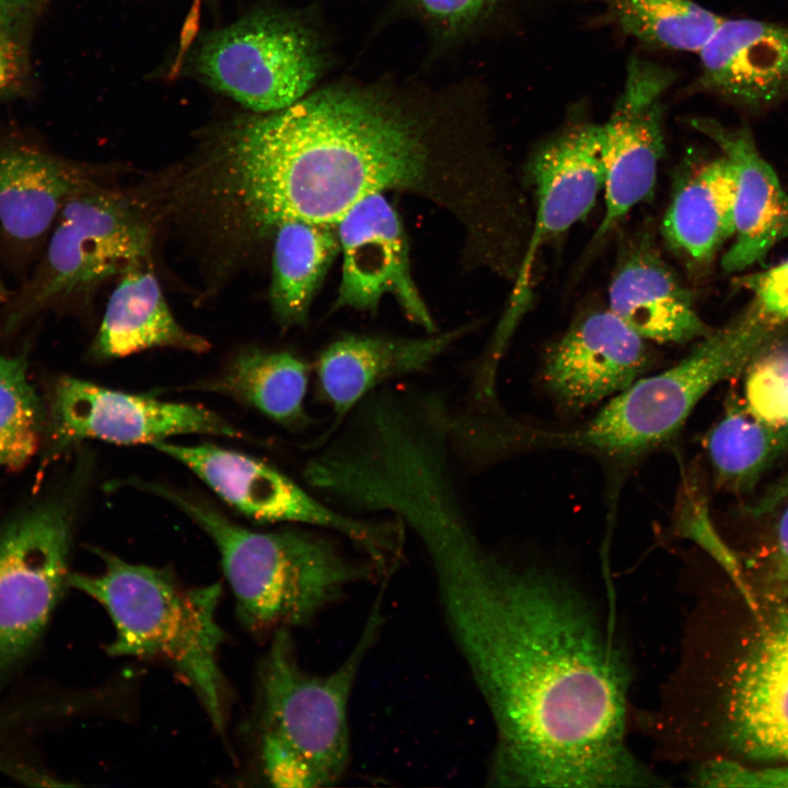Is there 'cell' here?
<instances>
[{"instance_id": "1", "label": "cell", "mask_w": 788, "mask_h": 788, "mask_svg": "<svg viewBox=\"0 0 788 788\" xmlns=\"http://www.w3.org/2000/svg\"><path fill=\"white\" fill-rule=\"evenodd\" d=\"M404 522L493 720L488 785L663 786L629 746L628 659L587 598L554 571L486 547L456 491L424 495Z\"/></svg>"}, {"instance_id": "11", "label": "cell", "mask_w": 788, "mask_h": 788, "mask_svg": "<svg viewBox=\"0 0 788 788\" xmlns=\"http://www.w3.org/2000/svg\"><path fill=\"white\" fill-rule=\"evenodd\" d=\"M42 443L50 459L84 439L153 444L177 434L243 437L205 407L111 390L72 376L51 386Z\"/></svg>"}, {"instance_id": "8", "label": "cell", "mask_w": 788, "mask_h": 788, "mask_svg": "<svg viewBox=\"0 0 788 788\" xmlns=\"http://www.w3.org/2000/svg\"><path fill=\"white\" fill-rule=\"evenodd\" d=\"M37 271L14 303L7 326L69 296L88 292L129 267L150 262L148 220L131 200L91 183L61 209Z\"/></svg>"}, {"instance_id": "4", "label": "cell", "mask_w": 788, "mask_h": 788, "mask_svg": "<svg viewBox=\"0 0 788 788\" xmlns=\"http://www.w3.org/2000/svg\"><path fill=\"white\" fill-rule=\"evenodd\" d=\"M140 486L177 507L212 540L237 617L255 634L306 626L350 587L384 579L371 560L350 556L331 535L252 531L195 496L157 484Z\"/></svg>"}, {"instance_id": "3", "label": "cell", "mask_w": 788, "mask_h": 788, "mask_svg": "<svg viewBox=\"0 0 788 788\" xmlns=\"http://www.w3.org/2000/svg\"><path fill=\"white\" fill-rule=\"evenodd\" d=\"M385 584L351 651L327 673L300 664L290 629L273 633L258 664L247 726L256 770L269 786L322 788L344 778L350 762V698L384 625Z\"/></svg>"}, {"instance_id": "13", "label": "cell", "mask_w": 788, "mask_h": 788, "mask_svg": "<svg viewBox=\"0 0 788 788\" xmlns=\"http://www.w3.org/2000/svg\"><path fill=\"white\" fill-rule=\"evenodd\" d=\"M528 176L535 218L510 309L502 324L513 329L526 309L533 263L543 245L584 219L604 185L601 124H570L531 158Z\"/></svg>"}, {"instance_id": "17", "label": "cell", "mask_w": 788, "mask_h": 788, "mask_svg": "<svg viewBox=\"0 0 788 788\" xmlns=\"http://www.w3.org/2000/svg\"><path fill=\"white\" fill-rule=\"evenodd\" d=\"M695 88L750 111L788 96V25L723 19L698 51Z\"/></svg>"}, {"instance_id": "24", "label": "cell", "mask_w": 788, "mask_h": 788, "mask_svg": "<svg viewBox=\"0 0 788 788\" xmlns=\"http://www.w3.org/2000/svg\"><path fill=\"white\" fill-rule=\"evenodd\" d=\"M310 367L288 351L247 349L239 352L202 389L228 395L254 407L276 422L298 428L308 425L304 401Z\"/></svg>"}, {"instance_id": "18", "label": "cell", "mask_w": 788, "mask_h": 788, "mask_svg": "<svg viewBox=\"0 0 788 788\" xmlns=\"http://www.w3.org/2000/svg\"><path fill=\"white\" fill-rule=\"evenodd\" d=\"M693 126L720 148L733 167L734 233L721 267L726 273L742 271L788 237V194L745 125L729 128L698 118Z\"/></svg>"}, {"instance_id": "10", "label": "cell", "mask_w": 788, "mask_h": 788, "mask_svg": "<svg viewBox=\"0 0 788 788\" xmlns=\"http://www.w3.org/2000/svg\"><path fill=\"white\" fill-rule=\"evenodd\" d=\"M194 68L212 89L264 114L303 96L322 70L314 36L298 21L259 10L207 35Z\"/></svg>"}, {"instance_id": "12", "label": "cell", "mask_w": 788, "mask_h": 788, "mask_svg": "<svg viewBox=\"0 0 788 788\" xmlns=\"http://www.w3.org/2000/svg\"><path fill=\"white\" fill-rule=\"evenodd\" d=\"M673 73L640 58L628 62L624 88L602 128L605 211L594 240H603L653 193L664 152L662 96Z\"/></svg>"}, {"instance_id": "25", "label": "cell", "mask_w": 788, "mask_h": 788, "mask_svg": "<svg viewBox=\"0 0 788 788\" xmlns=\"http://www.w3.org/2000/svg\"><path fill=\"white\" fill-rule=\"evenodd\" d=\"M273 236V312L282 325L304 324L315 291L339 253L335 225L289 220Z\"/></svg>"}, {"instance_id": "2", "label": "cell", "mask_w": 788, "mask_h": 788, "mask_svg": "<svg viewBox=\"0 0 788 788\" xmlns=\"http://www.w3.org/2000/svg\"><path fill=\"white\" fill-rule=\"evenodd\" d=\"M426 131L384 96L331 86L225 126L167 185L175 215L235 253L289 220L335 225L363 198L428 192Z\"/></svg>"}, {"instance_id": "31", "label": "cell", "mask_w": 788, "mask_h": 788, "mask_svg": "<svg viewBox=\"0 0 788 788\" xmlns=\"http://www.w3.org/2000/svg\"><path fill=\"white\" fill-rule=\"evenodd\" d=\"M742 283L752 292L749 308L762 321L777 328L788 322V259L743 277Z\"/></svg>"}, {"instance_id": "22", "label": "cell", "mask_w": 788, "mask_h": 788, "mask_svg": "<svg viewBox=\"0 0 788 788\" xmlns=\"http://www.w3.org/2000/svg\"><path fill=\"white\" fill-rule=\"evenodd\" d=\"M150 263L136 264L120 275L90 349L94 359H116L155 347L193 352L210 348L208 340L175 320Z\"/></svg>"}, {"instance_id": "5", "label": "cell", "mask_w": 788, "mask_h": 788, "mask_svg": "<svg viewBox=\"0 0 788 788\" xmlns=\"http://www.w3.org/2000/svg\"><path fill=\"white\" fill-rule=\"evenodd\" d=\"M94 552L103 570L72 572L68 584L108 614L115 634L107 653L164 663L193 690L212 726L223 733L228 690L219 664L224 640L217 621L221 584L188 587L166 569Z\"/></svg>"}, {"instance_id": "14", "label": "cell", "mask_w": 788, "mask_h": 788, "mask_svg": "<svg viewBox=\"0 0 788 788\" xmlns=\"http://www.w3.org/2000/svg\"><path fill=\"white\" fill-rule=\"evenodd\" d=\"M335 229L343 265L334 306L375 311L392 296L412 322L433 334L434 321L412 276L405 229L384 193L360 200Z\"/></svg>"}, {"instance_id": "37", "label": "cell", "mask_w": 788, "mask_h": 788, "mask_svg": "<svg viewBox=\"0 0 788 788\" xmlns=\"http://www.w3.org/2000/svg\"><path fill=\"white\" fill-rule=\"evenodd\" d=\"M5 296H7V290H5V288H4L1 279H0V300L4 299Z\"/></svg>"}, {"instance_id": "33", "label": "cell", "mask_w": 788, "mask_h": 788, "mask_svg": "<svg viewBox=\"0 0 788 788\" xmlns=\"http://www.w3.org/2000/svg\"><path fill=\"white\" fill-rule=\"evenodd\" d=\"M47 0H0V35L21 39Z\"/></svg>"}, {"instance_id": "23", "label": "cell", "mask_w": 788, "mask_h": 788, "mask_svg": "<svg viewBox=\"0 0 788 788\" xmlns=\"http://www.w3.org/2000/svg\"><path fill=\"white\" fill-rule=\"evenodd\" d=\"M661 231L669 246L692 267L709 264L733 236L734 174L723 154L681 176Z\"/></svg>"}, {"instance_id": "26", "label": "cell", "mask_w": 788, "mask_h": 788, "mask_svg": "<svg viewBox=\"0 0 788 788\" xmlns=\"http://www.w3.org/2000/svg\"><path fill=\"white\" fill-rule=\"evenodd\" d=\"M705 448L718 482L735 491H749L788 451V428L763 422L735 397L708 431Z\"/></svg>"}, {"instance_id": "35", "label": "cell", "mask_w": 788, "mask_h": 788, "mask_svg": "<svg viewBox=\"0 0 788 788\" xmlns=\"http://www.w3.org/2000/svg\"><path fill=\"white\" fill-rule=\"evenodd\" d=\"M770 580L776 596L788 598V506L775 528Z\"/></svg>"}, {"instance_id": "21", "label": "cell", "mask_w": 788, "mask_h": 788, "mask_svg": "<svg viewBox=\"0 0 788 788\" xmlns=\"http://www.w3.org/2000/svg\"><path fill=\"white\" fill-rule=\"evenodd\" d=\"M92 181L68 161L35 148L0 146V230L32 243L46 234L66 202Z\"/></svg>"}, {"instance_id": "7", "label": "cell", "mask_w": 788, "mask_h": 788, "mask_svg": "<svg viewBox=\"0 0 788 788\" xmlns=\"http://www.w3.org/2000/svg\"><path fill=\"white\" fill-rule=\"evenodd\" d=\"M74 499L69 484L0 524V676L31 654L69 587Z\"/></svg>"}, {"instance_id": "9", "label": "cell", "mask_w": 788, "mask_h": 788, "mask_svg": "<svg viewBox=\"0 0 788 788\" xmlns=\"http://www.w3.org/2000/svg\"><path fill=\"white\" fill-rule=\"evenodd\" d=\"M196 474L221 500L259 522L317 526L343 535L384 576L401 561L404 526L396 519H359L316 499L264 462L213 444H152Z\"/></svg>"}, {"instance_id": "30", "label": "cell", "mask_w": 788, "mask_h": 788, "mask_svg": "<svg viewBox=\"0 0 788 788\" xmlns=\"http://www.w3.org/2000/svg\"><path fill=\"white\" fill-rule=\"evenodd\" d=\"M692 781L700 787H787L788 765L752 768L725 758L702 763Z\"/></svg>"}, {"instance_id": "6", "label": "cell", "mask_w": 788, "mask_h": 788, "mask_svg": "<svg viewBox=\"0 0 788 788\" xmlns=\"http://www.w3.org/2000/svg\"><path fill=\"white\" fill-rule=\"evenodd\" d=\"M778 333L745 310L710 331L672 367L639 378L586 424L560 430L521 424L517 445L520 451L567 449L616 459L656 449L677 433L715 385L743 372Z\"/></svg>"}, {"instance_id": "36", "label": "cell", "mask_w": 788, "mask_h": 788, "mask_svg": "<svg viewBox=\"0 0 788 788\" xmlns=\"http://www.w3.org/2000/svg\"><path fill=\"white\" fill-rule=\"evenodd\" d=\"M788 497V473L773 484L749 510L755 515H762L774 510Z\"/></svg>"}, {"instance_id": "27", "label": "cell", "mask_w": 788, "mask_h": 788, "mask_svg": "<svg viewBox=\"0 0 788 788\" xmlns=\"http://www.w3.org/2000/svg\"><path fill=\"white\" fill-rule=\"evenodd\" d=\"M628 35L671 50L699 51L723 18L693 0H594Z\"/></svg>"}, {"instance_id": "32", "label": "cell", "mask_w": 788, "mask_h": 788, "mask_svg": "<svg viewBox=\"0 0 788 788\" xmlns=\"http://www.w3.org/2000/svg\"><path fill=\"white\" fill-rule=\"evenodd\" d=\"M26 72V60L20 39L0 35V99L15 91Z\"/></svg>"}, {"instance_id": "16", "label": "cell", "mask_w": 788, "mask_h": 788, "mask_svg": "<svg viewBox=\"0 0 788 788\" xmlns=\"http://www.w3.org/2000/svg\"><path fill=\"white\" fill-rule=\"evenodd\" d=\"M642 337L609 309L583 315L547 350L542 381L561 412H580L618 394L650 369Z\"/></svg>"}, {"instance_id": "29", "label": "cell", "mask_w": 788, "mask_h": 788, "mask_svg": "<svg viewBox=\"0 0 788 788\" xmlns=\"http://www.w3.org/2000/svg\"><path fill=\"white\" fill-rule=\"evenodd\" d=\"M744 371L745 408L767 425L788 428V344L773 341Z\"/></svg>"}, {"instance_id": "15", "label": "cell", "mask_w": 788, "mask_h": 788, "mask_svg": "<svg viewBox=\"0 0 788 788\" xmlns=\"http://www.w3.org/2000/svg\"><path fill=\"white\" fill-rule=\"evenodd\" d=\"M725 703V737L733 751L755 761L788 760V603L758 616Z\"/></svg>"}, {"instance_id": "20", "label": "cell", "mask_w": 788, "mask_h": 788, "mask_svg": "<svg viewBox=\"0 0 788 788\" xmlns=\"http://www.w3.org/2000/svg\"><path fill=\"white\" fill-rule=\"evenodd\" d=\"M647 341L685 344L710 328L683 286L647 235L619 257L609 286V308Z\"/></svg>"}, {"instance_id": "19", "label": "cell", "mask_w": 788, "mask_h": 788, "mask_svg": "<svg viewBox=\"0 0 788 788\" xmlns=\"http://www.w3.org/2000/svg\"><path fill=\"white\" fill-rule=\"evenodd\" d=\"M465 332L420 338L345 335L331 343L316 362L318 393L334 413L329 428L317 439H327L369 394L384 382L422 371Z\"/></svg>"}, {"instance_id": "34", "label": "cell", "mask_w": 788, "mask_h": 788, "mask_svg": "<svg viewBox=\"0 0 788 788\" xmlns=\"http://www.w3.org/2000/svg\"><path fill=\"white\" fill-rule=\"evenodd\" d=\"M489 0H415L430 16L445 23L459 24L477 16Z\"/></svg>"}, {"instance_id": "28", "label": "cell", "mask_w": 788, "mask_h": 788, "mask_svg": "<svg viewBox=\"0 0 788 788\" xmlns=\"http://www.w3.org/2000/svg\"><path fill=\"white\" fill-rule=\"evenodd\" d=\"M46 407L27 376V358L0 352V465L19 470L42 444Z\"/></svg>"}]
</instances>
